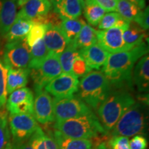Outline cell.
Instances as JSON below:
<instances>
[{"instance_id":"obj_16","label":"cell","mask_w":149,"mask_h":149,"mask_svg":"<svg viewBox=\"0 0 149 149\" xmlns=\"http://www.w3.org/2000/svg\"><path fill=\"white\" fill-rule=\"evenodd\" d=\"M43 40L49 54L57 56L64 51L68 44L60 26H48Z\"/></svg>"},{"instance_id":"obj_29","label":"cell","mask_w":149,"mask_h":149,"mask_svg":"<svg viewBox=\"0 0 149 149\" xmlns=\"http://www.w3.org/2000/svg\"><path fill=\"white\" fill-rule=\"evenodd\" d=\"M141 10L137 6L127 0H119L115 11L127 21L133 22Z\"/></svg>"},{"instance_id":"obj_4","label":"cell","mask_w":149,"mask_h":149,"mask_svg":"<svg viewBox=\"0 0 149 149\" xmlns=\"http://www.w3.org/2000/svg\"><path fill=\"white\" fill-rule=\"evenodd\" d=\"M55 130L77 139H97L108 135L94 112L54 124Z\"/></svg>"},{"instance_id":"obj_10","label":"cell","mask_w":149,"mask_h":149,"mask_svg":"<svg viewBox=\"0 0 149 149\" xmlns=\"http://www.w3.org/2000/svg\"><path fill=\"white\" fill-rule=\"evenodd\" d=\"M34 95L29 88L18 89L12 93L7 99L6 109L10 114L33 115Z\"/></svg>"},{"instance_id":"obj_13","label":"cell","mask_w":149,"mask_h":149,"mask_svg":"<svg viewBox=\"0 0 149 149\" xmlns=\"http://www.w3.org/2000/svg\"><path fill=\"white\" fill-rule=\"evenodd\" d=\"M126 29L122 27H113L97 31V44L109 54L128 51L123 40V33Z\"/></svg>"},{"instance_id":"obj_44","label":"cell","mask_w":149,"mask_h":149,"mask_svg":"<svg viewBox=\"0 0 149 149\" xmlns=\"http://www.w3.org/2000/svg\"><path fill=\"white\" fill-rule=\"evenodd\" d=\"M0 1H1V0H0Z\"/></svg>"},{"instance_id":"obj_17","label":"cell","mask_w":149,"mask_h":149,"mask_svg":"<svg viewBox=\"0 0 149 149\" xmlns=\"http://www.w3.org/2000/svg\"><path fill=\"white\" fill-rule=\"evenodd\" d=\"M132 79L139 93H148L149 89V56H143L134 66Z\"/></svg>"},{"instance_id":"obj_34","label":"cell","mask_w":149,"mask_h":149,"mask_svg":"<svg viewBox=\"0 0 149 149\" xmlns=\"http://www.w3.org/2000/svg\"><path fill=\"white\" fill-rule=\"evenodd\" d=\"M91 71L86 61L80 54L73 61L71 68V73L77 78L83 77Z\"/></svg>"},{"instance_id":"obj_7","label":"cell","mask_w":149,"mask_h":149,"mask_svg":"<svg viewBox=\"0 0 149 149\" xmlns=\"http://www.w3.org/2000/svg\"><path fill=\"white\" fill-rule=\"evenodd\" d=\"M2 60L8 68H27L31 61V48L26 40L6 42L3 48Z\"/></svg>"},{"instance_id":"obj_14","label":"cell","mask_w":149,"mask_h":149,"mask_svg":"<svg viewBox=\"0 0 149 149\" xmlns=\"http://www.w3.org/2000/svg\"><path fill=\"white\" fill-rule=\"evenodd\" d=\"M51 10V2L48 0H29L21 7L16 17L39 24Z\"/></svg>"},{"instance_id":"obj_32","label":"cell","mask_w":149,"mask_h":149,"mask_svg":"<svg viewBox=\"0 0 149 149\" xmlns=\"http://www.w3.org/2000/svg\"><path fill=\"white\" fill-rule=\"evenodd\" d=\"M48 25L42 24H33L29 33H28L26 40L30 48L44 38Z\"/></svg>"},{"instance_id":"obj_12","label":"cell","mask_w":149,"mask_h":149,"mask_svg":"<svg viewBox=\"0 0 149 149\" xmlns=\"http://www.w3.org/2000/svg\"><path fill=\"white\" fill-rule=\"evenodd\" d=\"M35 97L33 105V116L40 124H51L55 122L53 100L44 89L35 90Z\"/></svg>"},{"instance_id":"obj_39","label":"cell","mask_w":149,"mask_h":149,"mask_svg":"<svg viewBox=\"0 0 149 149\" xmlns=\"http://www.w3.org/2000/svg\"><path fill=\"white\" fill-rule=\"evenodd\" d=\"M107 13L115 12L119 0H93Z\"/></svg>"},{"instance_id":"obj_21","label":"cell","mask_w":149,"mask_h":149,"mask_svg":"<svg viewBox=\"0 0 149 149\" xmlns=\"http://www.w3.org/2000/svg\"><path fill=\"white\" fill-rule=\"evenodd\" d=\"M146 38V31L134 22H130L128 27L123 33V40L128 51L144 42Z\"/></svg>"},{"instance_id":"obj_30","label":"cell","mask_w":149,"mask_h":149,"mask_svg":"<svg viewBox=\"0 0 149 149\" xmlns=\"http://www.w3.org/2000/svg\"><path fill=\"white\" fill-rule=\"evenodd\" d=\"M8 111H0V149H8L11 144V136L8 126Z\"/></svg>"},{"instance_id":"obj_6","label":"cell","mask_w":149,"mask_h":149,"mask_svg":"<svg viewBox=\"0 0 149 149\" xmlns=\"http://www.w3.org/2000/svg\"><path fill=\"white\" fill-rule=\"evenodd\" d=\"M53 107L55 122L87 115L93 112L88 105L76 95L54 98Z\"/></svg>"},{"instance_id":"obj_37","label":"cell","mask_w":149,"mask_h":149,"mask_svg":"<svg viewBox=\"0 0 149 149\" xmlns=\"http://www.w3.org/2000/svg\"><path fill=\"white\" fill-rule=\"evenodd\" d=\"M149 10L148 6L140 11L138 15L134 19V22L139 26L141 29L148 31L149 28Z\"/></svg>"},{"instance_id":"obj_19","label":"cell","mask_w":149,"mask_h":149,"mask_svg":"<svg viewBox=\"0 0 149 149\" xmlns=\"http://www.w3.org/2000/svg\"><path fill=\"white\" fill-rule=\"evenodd\" d=\"M30 69L27 68H8L6 76V91L10 95L18 89L24 88L29 82Z\"/></svg>"},{"instance_id":"obj_15","label":"cell","mask_w":149,"mask_h":149,"mask_svg":"<svg viewBox=\"0 0 149 149\" xmlns=\"http://www.w3.org/2000/svg\"><path fill=\"white\" fill-rule=\"evenodd\" d=\"M51 4L61 19H74L82 14L84 0H52Z\"/></svg>"},{"instance_id":"obj_42","label":"cell","mask_w":149,"mask_h":149,"mask_svg":"<svg viewBox=\"0 0 149 149\" xmlns=\"http://www.w3.org/2000/svg\"><path fill=\"white\" fill-rule=\"evenodd\" d=\"M17 7H22L29 0H15Z\"/></svg>"},{"instance_id":"obj_41","label":"cell","mask_w":149,"mask_h":149,"mask_svg":"<svg viewBox=\"0 0 149 149\" xmlns=\"http://www.w3.org/2000/svg\"><path fill=\"white\" fill-rule=\"evenodd\" d=\"M95 149H109V148L108 147V146L105 144V143L102 142L96 147Z\"/></svg>"},{"instance_id":"obj_31","label":"cell","mask_w":149,"mask_h":149,"mask_svg":"<svg viewBox=\"0 0 149 149\" xmlns=\"http://www.w3.org/2000/svg\"><path fill=\"white\" fill-rule=\"evenodd\" d=\"M36 149H58L51 133H46L40 127L36 130Z\"/></svg>"},{"instance_id":"obj_23","label":"cell","mask_w":149,"mask_h":149,"mask_svg":"<svg viewBox=\"0 0 149 149\" xmlns=\"http://www.w3.org/2000/svg\"><path fill=\"white\" fill-rule=\"evenodd\" d=\"M97 31L89 24H86L73 42L79 51L85 49L97 43Z\"/></svg>"},{"instance_id":"obj_18","label":"cell","mask_w":149,"mask_h":149,"mask_svg":"<svg viewBox=\"0 0 149 149\" xmlns=\"http://www.w3.org/2000/svg\"><path fill=\"white\" fill-rule=\"evenodd\" d=\"M79 52L91 70H100L105 64L109 55V53L97 43L85 49L80 50Z\"/></svg>"},{"instance_id":"obj_24","label":"cell","mask_w":149,"mask_h":149,"mask_svg":"<svg viewBox=\"0 0 149 149\" xmlns=\"http://www.w3.org/2000/svg\"><path fill=\"white\" fill-rule=\"evenodd\" d=\"M107 11L93 0H84L83 13L90 26H98Z\"/></svg>"},{"instance_id":"obj_33","label":"cell","mask_w":149,"mask_h":149,"mask_svg":"<svg viewBox=\"0 0 149 149\" xmlns=\"http://www.w3.org/2000/svg\"><path fill=\"white\" fill-rule=\"evenodd\" d=\"M8 68L4 64L2 58L0 56V111L6 109L7 100L6 76Z\"/></svg>"},{"instance_id":"obj_28","label":"cell","mask_w":149,"mask_h":149,"mask_svg":"<svg viewBox=\"0 0 149 149\" xmlns=\"http://www.w3.org/2000/svg\"><path fill=\"white\" fill-rule=\"evenodd\" d=\"M80 55V52L73 43H68L64 51L59 55V60L63 72H71V68L74 59Z\"/></svg>"},{"instance_id":"obj_26","label":"cell","mask_w":149,"mask_h":149,"mask_svg":"<svg viewBox=\"0 0 149 149\" xmlns=\"http://www.w3.org/2000/svg\"><path fill=\"white\" fill-rule=\"evenodd\" d=\"M31 48V61H30L29 69H36L39 68L42 62L49 55L47 48L44 44V40L38 41Z\"/></svg>"},{"instance_id":"obj_40","label":"cell","mask_w":149,"mask_h":149,"mask_svg":"<svg viewBox=\"0 0 149 149\" xmlns=\"http://www.w3.org/2000/svg\"><path fill=\"white\" fill-rule=\"evenodd\" d=\"M127 1L137 6L141 10L146 8V0H127Z\"/></svg>"},{"instance_id":"obj_38","label":"cell","mask_w":149,"mask_h":149,"mask_svg":"<svg viewBox=\"0 0 149 149\" xmlns=\"http://www.w3.org/2000/svg\"><path fill=\"white\" fill-rule=\"evenodd\" d=\"M129 146L130 149H147L148 141L145 135H137L129 140Z\"/></svg>"},{"instance_id":"obj_5","label":"cell","mask_w":149,"mask_h":149,"mask_svg":"<svg viewBox=\"0 0 149 149\" xmlns=\"http://www.w3.org/2000/svg\"><path fill=\"white\" fill-rule=\"evenodd\" d=\"M113 91L102 71L93 70L81 78L76 96L91 109L97 110Z\"/></svg>"},{"instance_id":"obj_2","label":"cell","mask_w":149,"mask_h":149,"mask_svg":"<svg viewBox=\"0 0 149 149\" xmlns=\"http://www.w3.org/2000/svg\"><path fill=\"white\" fill-rule=\"evenodd\" d=\"M135 102L134 97L126 88L111 91L96 110L97 116L107 133L113 130L121 117Z\"/></svg>"},{"instance_id":"obj_35","label":"cell","mask_w":149,"mask_h":149,"mask_svg":"<svg viewBox=\"0 0 149 149\" xmlns=\"http://www.w3.org/2000/svg\"><path fill=\"white\" fill-rule=\"evenodd\" d=\"M109 149H130L129 139L124 136H113L109 141Z\"/></svg>"},{"instance_id":"obj_1","label":"cell","mask_w":149,"mask_h":149,"mask_svg":"<svg viewBox=\"0 0 149 149\" xmlns=\"http://www.w3.org/2000/svg\"><path fill=\"white\" fill-rule=\"evenodd\" d=\"M148 53V42H144L128 51L109 54L102 71L109 80L112 88H131L134 66L139 59Z\"/></svg>"},{"instance_id":"obj_9","label":"cell","mask_w":149,"mask_h":149,"mask_svg":"<svg viewBox=\"0 0 149 149\" xmlns=\"http://www.w3.org/2000/svg\"><path fill=\"white\" fill-rule=\"evenodd\" d=\"M30 71L35 90L44 89L48 83L63 72L59 57L53 54H49L39 68L30 69Z\"/></svg>"},{"instance_id":"obj_22","label":"cell","mask_w":149,"mask_h":149,"mask_svg":"<svg viewBox=\"0 0 149 149\" xmlns=\"http://www.w3.org/2000/svg\"><path fill=\"white\" fill-rule=\"evenodd\" d=\"M33 25V22L29 20L16 17L14 23L11 26L5 37L6 42H15L25 39Z\"/></svg>"},{"instance_id":"obj_25","label":"cell","mask_w":149,"mask_h":149,"mask_svg":"<svg viewBox=\"0 0 149 149\" xmlns=\"http://www.w3.org/2000/svg\"><path fill=\"white\" fill-rule=\"evenodd\" d=\"M86 22L82 19H63L60 29L64 33L67 43H73Z\"/></svg>"},{"instance_id":"obj_11","label":"cell","mask_w":149,"mask_h":149,"mask_svg":"<svg viewBox=\"0 0 149 149\" xmlns=\"http://www.w3.org/2000/svg\"><path fill=\"white\" fill-rule=\"evenodd\" d=\"M79 78L71 72H62L44 87L45 90L55 98H63L74 95L78 91Z\"/></svg>"},{"instance_id":"obj_27","label":"cell","mask_w":149,"mask_h":149,"mask_svg":"<svg viewBox=\"0 0 149 149\" xmlns=\"http://www.w3.org/2000/svg\"><path fill=\"white\" fill-rule=\"evenodd\" d=\"M130 22L122 17L117 12H109L104 15L98 24L100 31L107 30L113 27H122L127 29Z\"/></svg>"},{"instance_id":"obj_43","label":"cell","mask_w":149,"mask_h":149,"mask_svg":"<svg viewBox=\"0 0 149 149\" xmlns=\"http://www.w3.org/2000/svg\"><path fill=\"white\" fill-rule=\"evenodd\" d=\"M48 1H51H51H52V0H48Z\"/></svg>"},{"instance_id":"obj_3","label":"cell","mask_w":149,"mask_h":149,"mask_svg":"<svg viewBox=\"0 0 149 149\" xmlns=\"http://www.w3.org/2000/svg\"><path fill=\"white\" fill-rule=\"evenodd\" d=\"M148 128V102H135L121 117L111 130V137L146 135Z\"/></svg>"},{"instance_id":"obj_8","label":"cell","mask_w":149,"mask_h":149,"mask_svg":"<svg viewBox=\"0 0 149 149\" xmlns=\"http://www.w3.org/2000/svg\"><path fill=\"white\" fill-rule=\"evenodd\" d=\"M11 142L26 141L40 127L33 115L10 114L8 117Z\"/></svg>"},{"instance_id":"obj_20","label":"cell","mask_w":149,"mask_h":149,"mask_svg":"<svg viewBox=\"0 0 149 149\" xmlns=\"http://www.w3.org/2000/svg\"><path fill=\"white\" fill-rule=\"evenodd\" d=\"M58 149H93V142L90 139H77L64 135L58 130L51 132Z\"/></svg>"},{"instance_id":"obj_36","label":"cell","mask_w":149,"mask_h":149,"mask_svg":"<svg viewBox=\"0 0 149 149\" xmlns=\"http://www.w3.org/2000/svg\"><path fill=\"white\" fill-rule=\"evenodd\" d=\"M36 141L37 135L35 132L27 140L17 143L11 142L8 149H36Z\"/></svg>"}]
</instances>
